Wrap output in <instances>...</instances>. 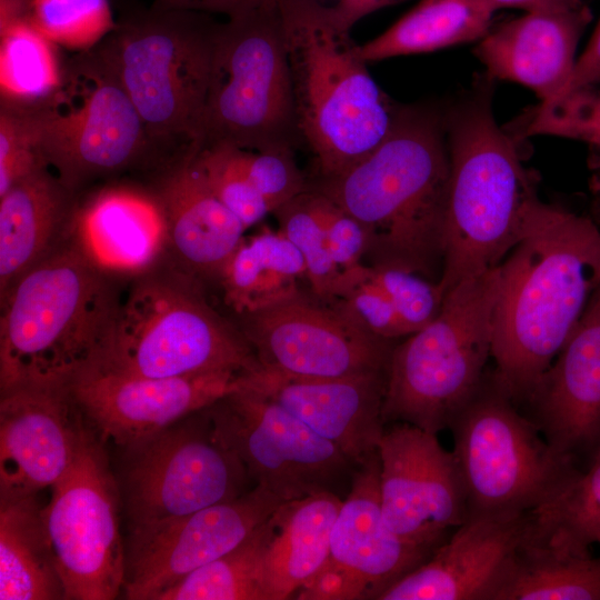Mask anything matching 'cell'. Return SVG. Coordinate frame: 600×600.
Listing matches in <instances>:
<instances>
[{
  "label": "cell",
  "instance_id": "obj_24",
  "mask_svg": "<svg viewBox=\"0 0 600 600\" xmlns=\"http://www.w3.org/2000/svg\"><path fill=\"white\" fill-rule=\"evenodd\" d=\"M71 242L96 269L120 282L169 261L167 218L152 187L112 183L79 197Z\"/></svg>",
  "mask_w": 600,
  "mask_h": 600
},
{
  "label": "cell",
  "instance_id": "obj_34",
  "mask_svg": "<svg viewBox=\"0 0 600 600\" xmlns=\"http://www.w3.org/2000/svg\"><path fill=\"white\" fill-rule=\"evenodd\" d=\"M497 600H600V557L553 548L536 530Z\"/></svg>",
  "mask_w": 600,
  "mask_h": 600
},
{
  "label": "cell",
  "instance_id": "obj_26",
  "mask_svg": "<svg viewBox=\"0 0 600 600\" xmlns=\"http://www.w3.org/2000/svg\"><path fill=\"white\" fill-rule=\"evenodd\" d=\"M151 187L167 218L169 261L209 290L246 228L210 190L192 150L157 171Z\"/></svg>",
  "mask_w": 600,
  "mask_h": 600
},
{
  "label": "cell",
  "instance_id": "obj_21",
  "mask_svg": "<svg viewBox=\"0 0 600 600\" xmlns=\"http://www.w3.org/2000/svg\"><path fill=\"white\" fill-rule=\"evenodd\" d=\"M534 532L531 512L467 520L378 600H497Z\"/></svg>",
  "mask_w": 600,
  "mask_h": 600
},
{
  "label": "cell",
  "instance_id": "obj_33",
  "mask_svg": "<svg viewBox=\"0 0 600 600\" xmlns=\"http://www.w3.org/2000/svg\"><path fill=\"white\" fill-rule=\"evenodd\" d=\"M57 44L37 26L31 0H0L1 103L30 107L59 84Z\"/></svg>",
  "mask_w": 600,
  "mask_h": 600
},
{
  "label": "cell",
  "instance_id": "obj_17",
  "mask_svg": "<svg viewBox=\"0 0 600 600\" xmlns=\"http://www.w3.org/2000/svg\"><path fill=\"white\" fill-rule=\"evenodd\" d=\"M378 454L380 501L388 527L406 542L437 549L468 519L452 452L437 434L394 422L384 427Z\"/></svg>",
  "mask_w": 600,
  "mask_h": 600
},
{
  "label": "cell",
  "instance_id": "obj_12",
  "mask_svg": "<svg viewBox=\"0 0 600 600\" xmlns=\"http://www.w3.org/2000/svg\"><path fill=\"white\" fill-rule=\"evenodd\" d=\"M128 451L124 486L131 540L249 490L243 464L214 436L206 408Z\"/></svg>",
  "mask_w": 600,
  "mask_h": 600
},
{
  "label": "cell",
  "instance_id": "obj_39",
  "mask_svg": "<svg viewBox=\"0 0 600 600\" xmlns=\"http://www.w3.org/2000/svg\"><path fill=\"white\" fill-rule=\"evenodd\" d=\"M192 161L213 194L246 230L270 212L244 171L239 148L224 143L199 146L192 149Z\"/></svg>",
  "mask_w": 600,
  "mask_h": 600
},
{
  "label": "cell",
  "instance_id": "obj_44",
  "mask_svg": "<svg viewBox=\"0 0 600 600\" xmlns=\"http://www.w3.org/2000/svg\"><path fill=\"white\" fill-rule=\"evenodd\" d=\"M496 11L503 8H516L526 12H553L579 8L586 0H487Z\"/></svg>",
  "mask_w": 600,
  "mask_h": 600
},
{
  "label": "cell",
  "instance_id": "obj_41",
  "mask_svg": "<svg viewBox=\"0 0 600 600\" xmlns=\"http://www.w3.org/2000/svg\"><path fill=\"white\" fill-rule=\"evenodd\" d=\"M239 153L248 178L270 212L310 189V179L299 169L292 147L262 150L239 148Z\"/></svg>",
  "mask_w": 600,
  "mask_h": 600
},
{
  "label": "cell",
  "instance_id": "obj_10",
  "mask_svg": "<svg viewBox=\"0 0 600 600\" xmlns=\"http://www.w3.org/2000/svg\"><path fill=\"white\" fill-rule=\"evenodd\" d=\"M23 108L42 160L77 193L98 179L162 168L134 106L94 49L69 59L56 89Z\"/></svg>",
  "mask_w": 600,
  "mask_h": 600
},
{
  "label": "cell",
  "instance_id": "obj_8",
  "mask_svg": "<svg viewBox=\"0 0 600 600\" xmlns=\"http://www.w3.org/2000/svg\"><path fill=\"white\" fill-rule=\"evenodd\" d=\"M500 264L450 288L437 317L394 344L382 420L449 429L480 387L491 357Z\"/></svg>",
  "mask_w": 600,
  "mask_h": 600
},
{
  "label": "cell",
  "instance_id": "obj_23",
  "mask_svg": "<svg viewBox=\"0 0 600 600\" xmlns=\"http://www.w3.org/2000/svg\"><path fill=\"white\" fill-rule=\"evenodd\" d=\"M387 376L309 378L259 366L240 373L238 382L281 404L358 467L378 452Z\"/></svg>",
  "mask_w": 600,
  "mask_h": 600
},
{
  "label": "cell",
  "instance_id": "obj_2",
  "mask_svg": "<svg viewBox=\"0 0 600 600\" xmlns=\"http://www.w3.org/2000/svg\"><path fill=\"white\" fill-rule=\"evenodd\" d=\"M448 179L443 116L426 107H402L373 150L336 176L311 178L310 188L362 226V263L439 281Z\"/></svg>",
  "mask_w": 600,
  "mask_h": 600
},
{
  "label": "cell",
  "instance_id": "obj_48",
  "mask_svg": "<svg viewBox=\"0 0 600 600\" xmlns=\"http://www.w3.org/2000/svg\"><path fill=\"white\" fill-rule=\"evenodd\" d=\"M238 1H240V0H233V4H236ZM233 4H232V6H233ZM232 6H231V7H232Z\"/></svg>",
  "mask_w": 600,
  "mask_h": 600
},
{
  "label": "cell",
  "instance_id": "obj_6",
  "mask_svg": "<svg viewBox=\"0 0 600 600\" xmlns=\"http://www.w3.org/2000/svg\"><path fill=\"white\" fill-rule=\"evenodd\" d=\"M209 12L153 6L93 49L134 106L162 167L198 146L218 22Z\"/></svg>",
  "mask_w": 600,
  "mask_h": 600
},
{
  "label": "cell",
  "instance_id": "obj_38",
  "mask_svg": "<svg viewBox=\"0 0 600 600\" xmlns=\"http://www.w3.org/2000/svg\"><path fill=\"white\" fill-rule=\"evenodd\" d=\"M507 131L518 141L533 136H554L600 148V89L594 86L530 107Z\"/></svg>",
  "mask_w": 600,
  "mask_h": 600
},
{
  "label": "cell",
  "instance_id": "obj_13",
  "mask_svg": "<svg viewBox=\"0 0 600 600\" xmlns=\"http://www.w3.org/2000/svg\"><path fill=\"white\" fill-rule=\"evenodd\" d=\"M51 489L42 518L64 599L117 598L127 577L118 490L101 441L86 426L70 467Z\"/></svg>",
  "mask_w": 600,
  "mask_h": 600
},
{
  "label": "cell",
  "instance_id": "obj_27",
  "mask_svg": "<svg viewBox=\"0 0 600 600\" xmlns=\"http://www.w3.org/2000/svg\"><path fill=\"white\" fill-rule=\"evenodd\" d=\"M79 197L48 167L0 197V297L71 240Z\"/></svg>",
  "mask_w": 600,
  "mask_h": 600
},
{
  "label": "cell",
  "instance_id": "obj_18",
  "mask_svg": "<svg viewBox=\"0 0 600 600\" xmlns=\"http://www.w3.org/2000/svg\"><path fill=\"white\" fill-rule=\"evenodd\" d=\"M239 374L149 378L89 364L69 381V390L100 441L128 449L216 402Z\"/></svg>",
  "mask_w": 600,
  "mask_h": 600
},
{
  "label": "cell",
  "instance_id": "obj_32",
  "mask_svg": "<svg viewBox=\"0 0 600 600\" xmlns=\"http://www.w3.org/2000/svg\"><path fill=\"white\" fill-rule=\"evenodd\" d=\"M494 10L487 0H420L390 28L360 46L366 62L427 53L481 40Z\"/></svg>",
  "mask_w": 600,
  "mask_h": 600
},
{
  "label": "cell",
  "instance_id": "obj_46",
  "mask_svg": "<svg viewBox=\"0 0 600 600\" xmlns=\"http://www.w3.org/2000/svg\"><path fill=\"white\" fill-rule=\"evenodd\" d=\"M588 168L590 171L589 188L592 198V218L597 223H600V148H590Z\"/></svg>",
  "mask_w": 600,
  "mask_h": 600
},
{
  "label": "cell",
  "instance_id": "obj_45",
  "mask_svg": "<svg viewBox=\"0 0 600 600\" xmlns=\"http://www.w3.org/2000/svg\"><path fill=\"white\" fill-rule=\"evenodd\" d=\"M232 4L233 0H156L153 6L162 9L226 13Z\"/></svg>",
  "mask_w": 600,
  "mask_h": 600
},
{
  "label": "cell",
  "instance_id": "obj_25",
  "mask_svg": "<svg viewBox=\"0 0 600 600\" xmlns=\"http://www.w3.org/2000/svg\"><path fill=\"white\" fill-rule=\"evenodd\" d=\"M592 19L587 4L566 11L526 12L478 41L474 54L490 79L532 90L540 102L554 99L577 62L579 40Z\"/></svg>",
  "mask_w": 600,
  "mask_h": 600
},
{
  "label": "cell",
  "instance_id": "obj_43",
  "mask_svg": "<svg viewBox=\"0 0 600 600\" xmlns=\"http://www.w3.org/2000/svg\"><path fill=\"white\" fill-rule=\"evenodd\" d=\"M598 82H600V20L588 46L577 58L567 84L554 99L580 88L596 86Z\"/></svg>",
  "mask_w": 600,
  "mask_h": 600
},
{
  "label": "cell",
  "instance_id": "obj_19",
  "mask_svg": "<svg viewBox=\"0 0 600 600\" xmlns=\"http://www.w3.org/2000/svg\"><path fill=\"white\" fill-rule=\"evenodd\" d=\"M283 503L260 486L241 496L159 526L131 540L124 596L156 600L190 572L246 540Z\"/></svg>",
  "mask_w": 600,
  "mask_h": 600
},
{
  "label": "cell",
  "instance_id": "obj_36",
  "mask_svg": "<svg viewBox=\"0 0 600 600\" xmlns=\"http://www.w3.org/2000/svg\"><path fill=\"white\" fill-rule=\"evenodd\" d=\"M531 513L538 537L553 548L588 553L600 543V447L586 470Z\"/></svg>",
  "mask_w": 600,
  "mask_h": 600
},
{
  "label": "cell",
  "instance_id": "obj_5",
  "mask_svg": "<svg viewBox=\"0 0 600 600\" xmlns=\"http://www.w3.org/2000/svg\"><path fill=\"white\" fill-rule=\"evenodd\" d=\"M71 242L0 297V392L69 383L99 357L122 297Z\"/></svg>",
  "mask_w": 600,
  "mask_h": 600
},
{
  "label": "cell",
  "instance_id": "obj_35",
  "mask_svg": "<svg viewBox=\"0 0 600 600\" xmlns=\"http://www.w3.org/2000/svg\"><path fill=\"white\" fill-rule=\"evenodd\" d=\"M276 529L274 511L238 547L190 572L156 600H268L267 557Z\"/></svg>",
  "mask_w": 600,
  "mask_h": 600
},
{
  "label": "cell",
  "instance_id": "obj_11",
  "mask_svg": "<svg viewBox=\"0 0 600 600\" xmlns=\"http://www.w3.org/2000/svg\"><path fill=\"white\" fill-rule=\"evenodd\" d=\"M468 519L531 512L581 471L558 454L493 372L449 426Z\"/></svg>",
  "mask_w": 600,
  "mask_h": 600
},
{
  "label": "cell",
  "instance_id": "obj_9",
  "mask_svg": "<svg viewBox=\"0 0 600 600\" xmlns=\"http://www.w3.org/2000/svg\"><path fill=\"white\" fill-rule=\"evenodd\" d=\"M224 14L197 147L293 148L300 136L279 0H240Z\"/></svg>",
  "mask_w": 600,
  "mask_h": 600
},
{
  "label": "cell",
  "instance_id": "obj_15",
  "mask_svg": "<svg viewBox=\"0 0 600 600\" xmlns=\"http://www.w3.org/2000/svg\"><path fill=\"white\" fill-rule=\"evenodd\" d=\"M261 367L283 374L338 378L388 372L393 340L372 334L311 290L230 317Z\"/></svg>",
  "mask_w": 600,
  "mask_h": 600
},
{
  "label": "cell",
  "instance_id": "obj_31",
  "mask_svg": "<svg viewBox=\"0 0 600 600\" xmlns=\"http://www.w3.org/2000/svg\"><path fill=\"white\" fill-rule=\"evenodd\" d=\"M0 599H64L37 496L0 500Z\"/></svg>",
  "mask_w": 600,
  "mask_h": 600
},
{
  "label": "cell",
  "instance_id": "obj_30",
  "mask_svg": "<svg viewBox=\"0 0 600 600\" xmlns=\"http://www.w3.org/2000/svg\"><path fill=\"white\" fill-rule=\"evenodd\" d=\"M342 501L336 492L321 491L278 507L267 557L268 600L293 598L320 570Z\"/></svg>",
  "mask_w": 600,
  "mask_h": 600
},
{
  "label": "cell",
  "instance_id": "obj_7",
  "mask_svg": "<svg viewBox=\"0 0 600 600\" xmlns=\"http://www.w3.org/2000/svg\"><path fill=\"white\" fill-rule=\"evenodd\" d=\"M208 293L200 280L170 261L130 281L91 364L149 378L257 369L249 341Z\"/></svg>",
  "mask_w": 600,
  "mask_h": 600
},
{
  "label": "cell",
  "instance_id": "obj_47",
  "mask_svg": "<svg viewBox=\"0 0 600 600\" xmlns=\"http://www.w3.org/2000/svg\"><path fill=\"white\" fill-rule=\"evenodd\" d=\"M402 1L404 0H351V6L356 16L362 18L378 9Z\"/></svg>",
  "mask_w": 600,
  "mask_h": 600
},
{
  "label": "cell",
  "instance_id": "obj_20",
  "mask_svg": "<svg viewBox=\"0 0 600 600\" xmlns=\"http://www.w3.org/2000/svg\"><path fill=\"white\" fill-rule=\"evenodd\" d=\"M84 426L69 383L0 392V500L51 488L70 467Z\"/></svg>",
  "mask_w": 600,
  "mask_h": 600
},
{
  "label": "cell",
  "instance_id": "obj_29",
  "mask_svg": "<svg viewBox=\"0 0 600 600\" xmlns=\"http://www.w3.org/2000/svg\"><path fill=\"white\" fill-rule=\"evenodd\" d=\"M214 288L231 317L259 311L310 290L304 260L279 230L264 226L241 239Z\"/></svg>",
  "mask_w": 600,
  "mask_h": 600
},
{
  "label": "cell",
  "instance_id": "obj_28",
  "mask_svg": "<svg viewBox=\"0 0 600 600\" xmlns=\"http://www.w3.org/2000/svg\"><path fill=\"white\" fill-rule=\"evenodd\" d=\"M443 299L438 281L394 267L360 263L342 273L331 302L372 334L394 340L430 323Z\"/></svg>",
  "mask_w": 600,
  "mask_h": 600
},
{
  "label": "cell",
  "instance_id": "obj_1",
  "mask_svg": "<svg viewBox=\"0 0 600 600\" xmlns=\"http://www.w3.org/2000/svg\"><path fill=\"white\" fill-rule=\"evenodd\" d=\"M600 286V229L588 216L533 197L521 240L500 263L491 357L520 408Z\"/></svg>",
  "mask_w": 600,
  "mask_h": 600
},
{
  "label": "cell",
  "instance_id": "obj_37",
  "mask_svg": "<svg viewBox=\"0 0 600 600\" xmlns=\"http://www.w3.org/2000/svg\"><path fill=\"white\" fill-rule=\"evenodd\" d=\"M283 233L301 253L311 292L331 302L341 277L328 242L327 198L309 189L272 212Z\"/></svg>",
  "mask_w": 600,
  "mask_h": 600
},
{
  "label": "cell",
  "instance_id": "obj_22",
  "mask_svg": "<svg viewBox=\"0 0 600 600\" xmlns=\"http://www.w3.org/2000/svg\"><path fill=\"white\" fill-rule=\"evenodd\" d=\"M521 407L548 444L577 466L600 447V286Z\"/></svg>",
  "mask_w": 600,
  "mask_h": 600
},
{
  "label": "cell",
  "instance_id": "obj_16",
  "mask_svg": "<svg viewBox=\"0 0 600 600\" xmlns=\"http://www.w3.org/2000/svg\"><path fill=\"white\" fill-rule=\"evenodd\" d=\"M434 550L406 542L386 523L377 452L354 469L332 528L328 557L293 599L378 600Z\"/></svg>",
  "mask_w": 600,
  "mask_h": 600
},
{
  "label": "cell",
  "instance_id": "obj_42",
  "mask_svg": "<svg viewBox=\"0 0 600 600\" xmlns=\"http://www.w3.org/2000/svg\"><path fill=\"white\" fill-rule=\"evenodd\" d=\"M0 104L1 197L16 182L47 164L38 151L26 108Z\"/></svg>",
  "mask_w": 600,
  "mask_h": 600
},
{
  "label": "cell",
  "instance_id": "obj_14",
  "mask_svg": "<svg viewBox=\"0 0 600 600\" xmlns=\"http://www.w3.org/2000/svg\"><path fill=\"white\" fill-rule=\"evenodd\" d=\"M206 409L214 436L240 460L253 486L283 502L334 492L357 468L337 446L238 379Z\"/></svg>",
  "mask_w": 600,
  "mask_h": 600
},
{
  "label": "cell",
  "instance_id": "obj_3",
  "mask_svg": "<svg viewBox=\"0 0 600 600\" xmlns=\"http://www.w3.org/2000/svg\"><path fill=\"white\" fill-rule=\"evenodd\" d=\"M300 140L316 176L353 166L392 130L402 106L369 73L350 26L322 0H279Z\"/></svg>",
  "mask_w": 600,
  "mask_h": 600
},
{
  "label": "cell",
  "instance_id": "obj_40",
  "mask_svg": "<svg viewBox=\"0 0 600 600\" xmlns=\"http://www.w3.org/2000/svg\"><path fill=\"white\" fill-rule=\"evenodd\" d=\"M34 22L57 46L97 47L116 27L109 0H31Z\"/></svg>",
  "mask_w": 600,
  "mask_h": 600
},
{
  "label": "cell",
  "instance_id": "obj_4",
  "mask_svg": "<svg viewBox=\"0 0 600 600\" xmlns=\"http://www.w3.org/2000/svg\"><path fill=\"white\" fill-rule=\"evenodd\" d=\"M491 80H479L446 114L449 179L439 284L501 263L522 238L524 213L537 180L518 140L494 120Z\"/></svg>",
  "mask_w": 600,
  "mask_h": 600
}]
</instances>
